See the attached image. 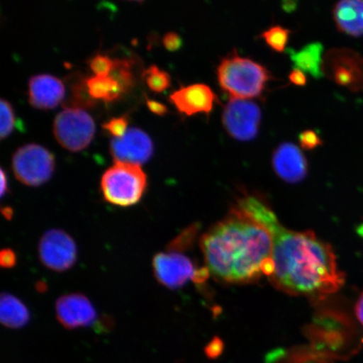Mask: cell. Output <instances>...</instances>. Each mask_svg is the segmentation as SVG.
<instances>
[{"mask_svg": "<svg viewBox=\"0 0 363 363\" xmlns=\"http://www.w3.org/2000/svg\"><path fill=\"white\" fill-rule=\"evenodd\" d=\"M235 206L269 230L272 238L271 283L283 292L322 298L345 283L330 245L312 231H294L281 225L262 195L242 190Z\"/></svg>", "mask_w": 363, "mask_h": 363, "instance_id": "obj_1", "label": "cell"}, {"mask_svg": "<svg viewBox=\"0 0 363 363\" xmlns=\"http://www.w3.org/2000/svg\"><path fill=\"white\" fill-rule=\"evenodd\" d=\"M201 247L206 269L222 282L248 284L272 274L269 230L235 204L203 235Z\"/></svg>", "mask_w": 363, "mask_h": 363, "instance_id": "obj_2", "label": "cell"}, {"mask_svg": "<svg viewBox=\"0 0 363 363\" xmlns=\"http://www.w3.org/2000/svg\"><path fill=\"white\" fill-rule=\"evenodd\" d=\"M216 74L222 90L235 99L261 98L272 79L266 67L240 56L237 49L222 58Z\"/></svg>", "mask_w": 363, "mask_h": 363, "instance_id": "obj_3", "label": "cell"}, {"mask_svg": "<svg viewBox=\"0 0 363 363\" xmlns=\"http://www.w3.org/2000/svg\"><path fill=\"white\" fill-rule=\"evenodd\" d=\"M104 201L118 207L138 203L147 188V175L140 166L116 162L104 172L101 183Z\"/></svg>", "mask_w": 363, "mask_h": 363, "instance_id": "obj_4", "label": "cell"}, {"mask_svg": "<svg viewBox=\"0 0 363 363\" xmlns=\"http://www.w3.org/2000/svg\"><path fill=\"white\" fill-rule=\"evenodd\" d=\"M152 269L157 282L170 289L183 287L189 281L204 283L210 276L206 267L199 269L183 252L174 250L156 254Z\"/></svg>", "mask_w": 363, "mask_h": 363, "instance_id": "obj_5", "label": "cell"}, {"mask_svg": "<svg viewBox=\"0 0 363 363\" xmlns=\"http://www.w3.org/2000/svg\"><path fill=\"white\" fill-rule=\"evenodd\" d=\"M12 169L21 183L38 187L52 178L55 159L51 152L40 145L26 144L13 154Z\"/></svg>", "mask_w": 363, "mask_h": 363, "instance_id": "obj_6", "label": "cell"}, {"mask_svg": "<svg viewBox=\"0 0 363 363\" xmlns=\"http://www.w3.org/2000/svg\"><path fill=\"white\" fill-rule=\"evenodd\" d=\"M53 133L62 147L79 152L93 140L95 124L92 117L82 108H66L54 120Z\"/></svg>", "mask_w": 363, "mask_h": 363, "instance_id": "obj_7", "label": "cell"}, {"mask_svg": "<svg viewBox=\"0 0 363 363\" xmlns=\"http://www.w3.org/2000/svg\"><path fill=\"white\" fill-rule=\"evenodd\" d=\"M262 113L251 99L230 98L222 113V124L226 133L239 142H250L259 133Z\"/></svg>", "mask_w": 363, "mask_h": 363, "instance_id": "obj_8", "label": "cell"}, {"mask_svg": "<svg viewBox=\"0 0 363 363\" xmlns=\"http://www.w3.org/2000/svg\"><path fill=\"white\" fill-rule=\"evenodd\" d=\"M38 256L47 269L65 272L75 264L78 248L74 240L65 230L52 229L45 231L40 240Z\"/></svg>", "mask_w": 363, "mask_h": 363, "instance_id": "obj_9", "label": "cell"}, {"mask_svg": "<svg viewBox=\"0 0 363 363\" xmlns=\"http://www.w3.org/2000/svg\"><path fill=\"white\" fill-rule=\"evenodd\" d=\"M324 75L337 84L352 90L363 86V60L348 49H333L325 54Z\"/></svg>", "mask_w": 363, "mask_h": 363, "instance_id": "obj_10", "label": "cell"}, {"mask_svg": "<svg viewBox=\"0 0 363 363\" xmlns=\"http://www.w3.org/2000/svg\"><path fill=\"white\" fill-rule=\"evenodd\" d=\"M55 311L59 323L67 330L89 328L99 319L92 302L79 293L62 295L56 302Z\"/></svg>", "mask_w": 363, "mask_h": 363, "instance_id": "obj_11", "label": "cell"}, {"mask_svg": "<svg viewBox=\"0 0 363 363\" xmlns=\"http://www.w3.org/2000/svg\"><path fill=\"white\" fill-rule=\"evenodd\" d=\"M111 153L116 162L140 166L152 156V140L143 130L130 128L121 138L111 140Z\"/></svg>", "mask_w": 363, "mask_h": 363, "instance_id": "obj_12", "label": "cell"}, {"mask_svg": "<svg viewBox=\"0 0 363 363\" xmlns=\"http://www.w3.org/2000/svg\"><path fill=\"white\" fill-rule=\"evenodd\" d=\"M272 165L275 174L284 182L297 184L306 179L308 165L302 150L292 143H283L274 150Z\"/></svg>", "mask_w": 363, "mask_h": 363, "instance_id": "obj_13", "label": "cell"}, {"mask_svg": "<svg viewBox=\"0 0 363 363\" xmlns=\"http://www.w3.org/2000/svg\"><path fill=\"white\" fill-rule=\"evenodd\" d=\"M169 101L181 113L191 116L199 113H210L218 98L210 86L194 84L172 92Z\"/></svg>", "mask_w": 363, "mask_h": 363, "instance_id": "obj_14", "label": "cell"}, {"mask_svg": "<svg viewBox=\"0 0 363 363\" xmlns=\"http://www.w3.org/2000/svg\"><path fill=\"white\" fill-rule=\"evenodd\" d=\"M28 94L31 106L40 110H50L63 101L65 87L57 77L38 74L30 79Z\"/></svg>", "mask_w": 363, "mask_h": 363, "instance_id": "obj_15", "label": "cell"}, {"mask_svg": "<svg viewBox=\"0 0 363 363\" xmlns=\"http://www.w3.org/2000/svg\"><path fill=\"white\" fill-rule=\"evenodd\" d=\"M333 13L340 33L354 38L363 35V0H342L335 4Z\"/></svg>", "mask_w": 363, "mask_h": 363, "instance_id": "obj_16", "label": "cell"}, {"mask_svg": "<svg viewBox=\"0 0 363 363\" xmlns=\"http://www.w3.org/2000/svg\"><path fill=\"white\" fill-rule=\"evenodd\" d=\"M287 52L295 68L303 72H308L315 79H320L324 76L323 69H322L324 61V45L322 43H308L299 51L288 49Z\"/></svg>", "mask_w": 363, "mask_h": 363, "instance_id": "obj_17", "label": "cell"}, {"mask_svg": "<svg viewBox=\"0 0 363 363\" xmlns=\"http://www.w3.org/2000/svg\"><path fill=\"white\" fill-rule=\"evenodd\" d=\"M30 318L28 308L15 295L4 293L0 301V320L6 328L20 329L28 323Z\"/></svg>", "mask_w": 363, "mask_h": 363, "instance_id": "obj_18", "label": "cell"}, {"mask_svg": "<svg viewBox=\"0 0 363 363\" xmlns=\"http://www.w3.org/2000/svg\"><path fill=\"white\" fill-rule=\"evenodd\" d=\"M90 96L95 101H115L122 94L120 86L111 76H94L86 79Z\"/></svg>", "mask_w": 363, "mask_h": 363, "instance_id": "obj_19", "label": "cell"}, {"mask_svg": "<svg viewBox=\"0 0 363 363\" xmlns=\"http://www.w3.org/2000/svg\"><path fill=\"white\" fill-rule=\"evenodd\" d=\"M291 35V30L281 26H271L261 34V38L274 52L282 53L285 52Z\"/></svg>", "mask_w": 363, "mask_h": 363, "instance_id": "obj_20", "label": "cell"}, {"mask_svg": "<svg viewBox=\"0 0 363 363\" xmlns=\"http://www.w3.org/2000/svg\"><path fill=\"white\" fill-rule=\"evenodd\" d=\"M119 84L122 94L128 92L133 86V75L130 63L127 60H113V66L110 74Z\"/></svg>", "mask_w": 363, "mask_h": 363, "instance_id": "obj_21", "label": "cell"}, {"mask_svg": "<svg viewBox=\"0 0 363 363\" xmlns=\"http://www.w3.org/2000/svg\"><path fill=\"white\" fill-rule=\"evenodd\" d=\"M95 101H97L90 96L86 80H79L72 85L71 96L66 104L74 108H88L94 106Z\"/></svg>", "mask_w": 363, "mask_h": 363, "instance_id": "obj_22", "label": "cell"}, {"mask_svg": "<svg viewBox=\"0 0 363 363\" xmlns=\"http://www.w3.org/2000/svg\"><path fill=\"white\" fill-rule=\"evenodd\" d=\"M147 84L153 92L161 93L169 89L171 77L167 72L159 69L156 65L150 66L144 74Z\"/></svg>", "mask_w": 363, "mask_h": 363, "instance_id": "obj_23", "label": "cell"}, {"mask_svg": "<svg viewBox=\"0 0 363 363\" xmlns=\"http://www.w3.org/2000/svg\"><path fill=\"white\" fill-rule=\"evenodd\" d=\"M0 111H1V125H0V138L2 140L10 135L15 126V115L10 102L2 99L0 101Z\"/></svg>", "mask_w": 363, "mask_h": 363, "instance_id": "obj_24", "label": "cell"}, {"mask_svg": "<svg viewBox=\"0 0 363 363\" xmlns=\"http://www.w3.org/2000/svg\"><path fill=\"white\" fill-rule=\"evenodd\" d=\"M197 230V227L195 225L185 230L183 233L170 242L167 250L184 252L186 249H188L193 244Z\"/></svg>", "mask_w": 363, "mask_h": 363, "instance_id": "obj_25", "label": "cell"}, {"mask_svg": "<svg viewBox=\"0 0 363 363\" xmlns=\"http://www.w3.org/2000/svg\"><path fill=\"white\" fill-rule=\"evenodd\" d=\"M128 126V117L127 116L112 118L110 121L103 124V128L108 133L115 136V138H120L123 136Z\"/></svg>", "mask_w": 363, "mask_h": 363, "instance_id": "obj_26", "label": "cell"}, {"mask_svg": "<svg viewBox=\"0 0 363 363\" xmlns=\"http://www.w3.org/2000/svg\"><path fill=\"white\" fill-rule=\"evenodd\" d=\"M89 66L96 76H107L112 70L113 60L108 56L97 54L91 59Z\"/></svg>", "mask_w": 363, "mask_h": 363, "instance_id": "obj_27", "label": "cell"}, {"mask_svg": "<svg viewBox=\"0 0 363 363\" xmlns=\"http://www.w3.org/2000/svg\"><path fill=\"white\" fill-rule=\"evenodd\" d=\"M299 145L303 150H314L323 144L320 135L314 130H306L298 135Z\"/></svg>", "mask_w": 363, "mask_h": 363, "instance_id": "obj_28", "label": "cell"}, {"mask_svg": "<svg viewBox=\"0 0 363 363\" xmlns=\"http://www.w3.org/2000/svg\"><path fill=\"white\" fill-rule=\"evenodd\" d=\"M162 43L169 51L176 52L183 47V39L178 33L170 31L163 36Z\"/></svg>", "mask_w": 363, "mask_h": 363, "instance_id": "obj_29", "label": "cell"}, {"mask_svg": "<svg viewBox=\"0 0 363 363\" xmlns=\"http://www.w3.org/2000/svg\"><path fill=\"white\" fill-rule=\"evenodd\" d=\"M0 262L4 269H11L16 263V256L11 249H4L0 254Z\"/></svg>", "mask_w": 363, "mask_h": 363, "instance_id": "obj_30", "label": "cell"}, {"mask_svg": "<svg viewBox=\"0 0 363 363\" xmlns=\"http://www.w3.org/2000/svg\"><path fill=\"white\" fill-rule=\"evenodd\" d=\"M289 79L290 83L298 86V87H303V86H306L307 84V78L305 72L295 67L290 72Z\"/></svg>", "mask_w": 363, "mask_h": 363, "instance_id": "obj_31", "label": "cell"}, {"mask_svg": "<svg viewBox=\"0 0 363 363\" xmlns=\"http://www.w3.org/2000/svg\"><path fill=\"white\" fill-rule=\"evenodd\" d=\"M147 106L150 111H151L153 113L157 116H164L167 112H169V108L160 102H157L156 101H153V99H150L146 98Z\"/></svg>", "mask_w": 363, "mask_h": 363, "instance_id": "obj_32", "label": "cell"}, {"mask_svg": "<svg viewBox=\"0 0 363 363\" xmlns=\"http://www.w3.org/2000/svg\"><path fill=\"white\" fill-rule=\"evenodd\" d=\"M206 354L208 357H216L220 355L222 352V344L220 340L215 339L206 347Z\"/></svg>", "mask_w": 363, "mask_h": 363, "instance_id": "obj_33", "label": "cell"}, {"mask_svg": "<svg viewBox=\"0 0 363 363\" xmlns=\"http://www.w3.org/2000/svg\"><path fill=\"white\" fill-rule=\"evenodd\" d=\"M354 311L358 322L363 326V292L357 299Z\"/></svg>", "mask_w": 363, "mask_h": 363, "instance_id": "obj_34", "label": "cell"}, {"mask_svg": "<svg viewBox=\"0 0 363 363\" xmlns=\"http://www.w3.org/2000/svg\"><path fill=\"white\" fill-rule=\"evenodd\" d=\"M298 3L297 1H293V0H287V1H283L281 4L283 11L288 13H294L297 10Z\"/></svg>", "mask_w": 363, "mask_h": 363, "instance_id": "obj_35", "label": "cell"}, {"mask_svg": "<svg viewBox=\"0 0 363 363\" xmlns=\"http://www.w3.org/2000/svg\"><path fill=\"white\" fill-rule=\"evenodd\" d=\"M8 180L6 174L3 169H1V197L8 192Z\"/></svg>", "mask_w": 363, "mask_h": 363, "instance_id": "obj_36", "label": "cell"}, {"mask_svg": "<svg viewBox=\"0 0 363 363\" xmlns=\"http://www.w3.org/2000/svg\"><path fill=\"white\" fill-rule=\"evenodd\" d=\"M4 216H6L7 219H10V217L12 216V211L10 208H6V210L3 211Z\"/></svg>", "mask_w": 363, "mask_h": 363, "instance_id": "obj_37", "label": "cell"}, {"mask_svg": "<svg viewBox=\"0 0 363 363\" xmlns=\"http://www.w3.org/2000/svg\"><path fill=\"white\" fill-rule=\"evenodd\" d=\"M359 233H360V235H362V237L363 238V224L360 227Z\"/></svg>", "mask_w": 363, "mask_h": 363, "instance_id": "obj_38", "label": "cell"}]
</instances>
